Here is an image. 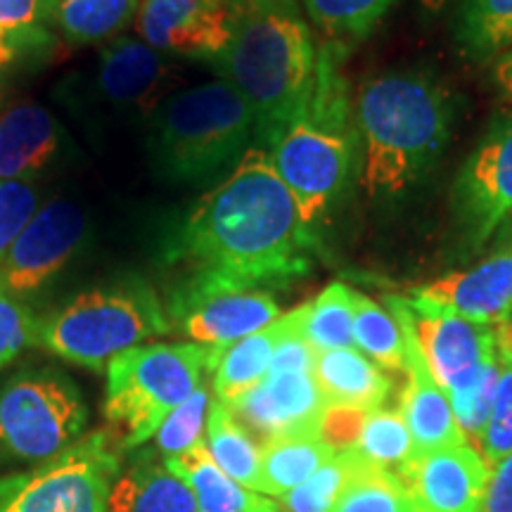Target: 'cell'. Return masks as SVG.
I'll list each match as a JSON object with an SVG mask.
<instances>
[{
	"mask_svg": "<svg viewBox=\"0 0 512 512\" xmlns=\"http://www.w3.org/2000/svg\"><path fill=\"white\" fill-rule=\"evenodd\" d=\"M166 332L171 323L155 287L140 275H126L79 292L38 320L34 344L74 366L107 370L124 351Z\"/></svg>",
	"mask_w": 512,
	"mask_h": 512,
	"instance_id": "5b68a950",
	"label": "cell"
},
{
	"mask_svg": "<svg viewBox=\"0 0 512 512\" xmlns=\"http://www.w3.org/2000/svg\"><path fill=\"white\" fill-rule=\"evenodd\" d=\"M164 463L190 486L200 512H280V505L271 498L228 477L209 456L207 441H200L181 456L166 458Z\"/></svg>",
	"mask_w": 512,
	"mask_h": 512,
	"instance_id": "7402d4cb",
	"label": "cell"
},
{
	"mask_svg": "<svg viewBox=\"0 0 512 512\" xmlns=\"http://www.w3.org/2000/svg\"><path fill=\"white\" fill-rule=\"evenodd\" d=\"M453 102L422 72L382 74L356 100L361 183L368 195H401L432 169L451 136Z\"/></svg>",
	"mask_w": 512,
	"mask_h": 512,
	"instance_id": "7a4b0ae2",
	"label": "cell"
},
{
	"mask_svg": "<svg viewBox=\"0 0 512 512\" xmlns=\"http://www.w3.org/2000/svg\"><path fill=\"white\" fill-rule=\"evenodd\" d=\"M216 67L252 110L256 143L271 150L309 110L318 50L297 3L278 0L240 19Z\"/></svg>",
	"mask_w": 512,
	"mask_h": 512,
	"instance_id": "3957f363",
	"label": "cell"
},
{
	"mask_svg": "<svg viewBox=\"0 0 512 512\" xmlns=\"http://www.w3.org/2000/svg\"><path fill=\"white\" fill-rule=\"evenodd\" d=\"M86 401L67 375L27 370L0 387V453L12 460H48L79 441Z\"/></svg>",
	"mask_w": 512,
	"mask_h": 512,
	"instance_id": "52a82bcc",
	"label": "cell"
},
{
	"mask_svg": "<svg viewBox=\"0 0 512 512\" xmlns=\"http://www.w3.org/2000/svg\"><path fill=\"white\" fill-rule=\"evenodd\" d=\"M373 463H368L356 448L337 451L318 472L299 484L297 489L280 496V505L287 512H330L337 498L354 479L366 472Z\"/></svg>",
	"mask_w": 512,
	"mask_h": 512,
	"instance_id": "f546056e",
	"label": "cell"
},
{
	"mask_svg": "<svg viewBox=\"0 0 512 512\" xmlns=\"http://www.w3.org/2000/svg\"><path fill=\"white\" fill-rule=\"evenodd\" d=\"M174 79V69L162 53L140 38L117 36L100 50L95 67V95L114 110L155 112Z\"/></svg>",
	"mask_w": 512,
	"mask_h": 512,
	"instance_id": "ac0fdd59",
	"label": "cell"
},
{
	"mask_svg": "<svg viewBox=\"0 0 512 512\" xmlns=\"http://www.w3.org/2000/svg\"><path fill=\"white\" fill-rule=\"evenodd\" d=\"M48 22H53V0H0V31L27 50L48 41Z\"/></svg>",
	"mask_w": 512,
	"mask_h": 512,
	"instance_id": "74e56055",
	"label": "cell"
},
{
	"mask_svg": "<svg viewBox=\"0 0 512 512\" xmlns=\"http://www.w3.org/2000/svg\"><path fill=\"white\" fill-rule=\"evenodd\" d=\"M498 375H501V363H498L496 349V354L491 356L470 380L448 392L453 415H456L460 430H463L467 441L475 439L479 444V439H482L491 408H494Z\"/></svg>",
	"mask_w": 512,
	"mask_h": 512,
	"instance_id": "e575fe53",
	"label": "cell"
},
{
	"mask_svg": "<svg viewBox=\"0 0 512 512\" xmlns=\"http://www.w3.org/2000/svg\"><path fill=\"white\" fill-rule=\"evenodd\" d=\"M228 408L266 444L294 434H318L325 399L313 373H268Z\"/></svg>",
	"mask_w": 512,
	"mask_h": 512,
	"instance_id": "e0dca14e",
	"label": "cell"
},
{
	"mask_svg": "<svg viewBox=\"0 0 512 512\" xmlns=\"http://www.w3.org/2000/svg\"><path fill=\"white\" fill-rule=\"evenodd\" d=\"M287 330V313L280 316L268 328L254 332L240 342L223 347L219 366L214 370V394L216 401L230 406L254 389L271 370L275 347Z\"/></svg>",
	"mask_w": 512,
	"mask_h": 512,
	"instance_id": "cb8c5ba5",
	"label": "cell"
},
{
	"mask_svg": "<svg viewBox=\"0 0 512 512\" xmlns=\"http://www.w3.org/2000/svg\"><path fill=\"white\" fill-rule=\"evenodd\" d=\"M508 323H512V311H510V316H508Z\"/></svg>",
	"mask_w": 512,
	"mask_h": 512,
	"instance_id": "c3c4849f",
	"label": "cell"
},
{
	"mask_svg": "<svg viewBox=\"0 0 512 512\" xmlns=\"http://www.w3.org/2000/svg\"><path fill=\"white\" fill-rule=\"evenodd\" d=\"M411 313L422 354L446 394L470 380L496 354V330L439 311L411 306Z\"/></svg>",
	"mask_w": 512,
	"mask_h": 512,
	"instance_id": "d6986e66",
	"label": "cell"
},
{
	"mask_svg": "<svg viewBox=\"0 0 512 512\" xmlns=\"http://www.w3.org/2000/svg\"><path fill=\"white\" fill-rule=\"evenodd\" d=\"M484 512H512V453L491 467Z\"/></svg>",
	"mask_w": 512,
	"mask_h": 512,
	"instance_id": "b9f144b4",
	"label": "cell"
},
{
	"mask_svg": "<svg viewBox=\"0 0 512 512\" xmlns=\"http://www.w3.org/2000/svg\"><path fill=\"white\" fill-rule=\"evenodd\" d=\"M140 0H53V24L72 46L110 43L136 22Z\"/></svg>",
	"mask_w": 512,
	"mask_h": 512,
	"instance_id": "484cf974",
	"label": "cell"
},
{
	"mask_svg": "<svg viewBox=\"0 0 512 512\" xmlns=\"http://www.w3.org/2000/svg\"><path fill=\"white\" fill-rule=\"evenodd\" d=\"M240 19L216 0H140V41L162 55L221 60Z\"/></svg>",
	"mask_w": 512,
	"mask_h": 512,
	"instance_id": "7c38bea8",
	"label": "cell"
},
{
	"mask_svg": "<svg viewBox=\"0 0 512 512\" xmlns=\"http://www.w3.org/2000/svg\"><path fill=\"white\" fill-rule=\"evenodd\" d=\"M420 3L427 12H441L451 0H420Z\"/></svg>",
	"mask_w": 512,
	"mask_h": 512,
	"instance_id": "7dc6e473",
	"label": "cell"
},
{
	"mask_svg": "<svg viewBox=\"0 0 512 512\" xmlns=\"http://www.w3.org/2000/svg\"><path fill=\"white\" fill-rule=\"evenodd\" d=\"M354 448L368 463L394 475H399L401 467L413 458V441L406 420L401 411L392 408H375L366 413Z\"/></svg>",
	"mask_w": 512,
	"mask_h": 512,
	"instance_id": "1f68e13d",
	"label": "cell"
},
{
	"mask_svg": "<svg viewBox=\"0 0 512 512\" xmlns=\"http://www.w3.org/2000/svg\"><path fill=\"white\" fill-rule=\"evenodd\" d=\"M330 512H418L399 475L370 465L337 498Z\"/></svg>",
	"mask_w": 512,
	"mask_h": 512,
	"instance_id": "836d02e7",
	"label": "cell"
},
{
	"mask_svg": "<svg viewBox=\"0 0 512 512\" xmlns=\"http://www.w3.org/2000/svg\"><path fill=\"white\" fill-rule=\"evenodd\" d=\"M119 472L110 434H88L34 470L0 479V512H107Z\"/></svg>",
	"mask_w": 512,
	"mask_h": 512,
	"instance_id": "ba28073f",
	"label": "cell"
},
{
	"mask_svg": "<svg viewBox=\"0 0 512 512\" xmlns=\"http://www.w3.org/2000/svg\"><path fill=\"white\" fill-rule=\"evenodd\" d=\"M335 453L320 434H294L266 441L261 444L259 494L285 496L318 472Z\"/></svg>",
	"mask_w": 512,
	"mask_h": 512,
	"instance_id": "d4e9b609",
	"label": "cell"
},
{
	"mask_svg": "<svg viewBox=\"0 0 512 512\" xmlns=\"http://www.w3.org/2000/svg\"><path fill=\"white\" fill-rule=\"evenodd\" d=\"M496 349H498V354L512 356V323L498 325V330H496Z\"/></svg>",
	"mask_w": 512,
	"mask_h": 512,
	"instance_id": "bcb514c9",
	"label": "cell"
},
{
	"mask_svg": "<svg viewBox=\"0 0 512 512\" xmlns=\"http://www.w3.org/2000/svg\"><path fill=\"white\" fill-rule=\"evenodd\" d=\"M453 214L470 249H479L512 216V114L498 119L456 178Z\"/></svg>",
	"mask_w": 512,
	"mask_h": 512,
	"instance_id": "8fae6325",
	"label": "cell"
},
{
	"mask_svg": "<svg viewBox=\"0 0 512 512\" xmlns=\"http://www.w3.org/2000/svg\"><path fill=\"white\" fill-rule=\"evenodd\" d=\"M313 380L330 406H354L361 411L382 408L392 392V380L368 356L354 349L318 351Z\"/></svg>",
	"mask_w": 512,
	"mask_h": 512,
	"instance_id": "44dd1931",
	"label": "cell"
},
{
	"mask_svg": "<svg viewBox=\"0 0 512 512\" xmlns=\"http://www.w3.org/2000/svg\"><path fill=\"white\" fill-rule=\"evenodd\" d=\"M387 306L399 320L403 347H406V368L403 370L408 373V384L401 396V415L411 432L413 456H425V453L444 446L465 444L467 437L453 415L446 389L432 375L430 363L420 349L411 306L403 297H387Z\"/></svg>",
	"mask_w": 512,
	"mask_h": 512,
	"instance_id": "5bb4252c",
	"label": "cell"
},
{
	"mask_svg": "<svg viewBox=\"0 0 512 512\" xmlns=\"http://www.w3.org/2000/svg\"><path fill=\"white\" fill-rule=\"evenodd\" d=\"M41 204L38 185L24 181H0V261Z\"/></svg>",
	"mask_w": 512,
	"mask_h": 512,
	"instance_id": "f35d334b",
	"label": "cell"
},
{
	"mask_svg": "<svg viewBox=\"0 0 512 512\" xmlns=\"http://www.w3.org/2000/svg\"><path fill=\"white\" fill-rule=\"evenodd\" d=\"M254 136L245 98L226 79L169 93L150 114L147 152L164 181L197 185L238 164Z\"/></svg>",
	"mask_w": 512,
	"mask_h": 512,
	"instance_id": "277c9868",
	"label": "cell"
},
{
	"mask_svg": "<svg viewBox=\"0 0 512 512\" xmlns=\"http://www.w3.org/2000/svg\"><path fill=\"white\" fill-rule=\"evenodd\" d=\"M64 133L41 102H17L0 112V181L34 183L60 157Z\"/></svg>",
	"mask_w": 512,
	"mask_h": 512,
	"instance_id": "ffe728a7",
	"label": "cell"
},
{
	"mask_svg": "<svg viewBox=\"0 0 512 512\" xmlns=\"http://www.w3.org/2000/svg\"><path fill=\"white\" fill-rule=\"evenodd\" d=\"M204 441H207L209 456L228 477L259 494L261 448L254 444L242 422L221 401L211 403Z\"/></svg>",
	"mask_w": 512,
	"mask_h": 512,
	"instance_id": "4316f807",
	"label": "cell"
},
{
	"mask_svg": "<svg viewBox=\"0 0 512 512\" xmlns=\"http://www.w3.org/2000/svg\"><path fill=\"white\" fill-rule=\"evenodd\" d=\"M498 363H501V375H498L494 408L477 444V451L489 467L512 453V356L498 354Z\"/></svg>",
	"mask_w": 512,
	"mask_h": 512,
	"instance_id": "8d00e7d4",
	"label": "cell"
},
{
	"mask_svg": "<svg viewBox=\"0 0 512 512\" xmlns=\"http://www.w3.org/2000/svg\"><path fill=\"white\" fill-rule=\"evenodd\" d=\"M356 292L344 283H332L306 304L304 337L313 351L354 349Z\"/></svg>",
	"mask_w": 512,
	"mask_h": 512,
	"instance_id": "f1b7e54d",
	"label": "cell"
},
{
	"mask_svg": "<svg viewBox=\"0 0 512 512\" xmlns=\"http://www.w3.org/2000/svg\"><path fill=\"white\" fill-rule=\"evenodd\" d=\"M456 41L475 60H489L510 48L512 0H465L458 12Z\"/></svg>",
	"mask_w": 512,
	"mask_h": 512,
	"instance_id": "83f0119b",
	"label": "cell"
},
{
	"mask_svg": "<svg viewBox=\"0 0 512 512\" xmlns=\"http://www.w3.org/2000/svg\"><path fill=\"white\" fill-rule=\"evenodd\" d=\"M211 392L207 382L197 389L190 399H185L174 413L162 422L155 439V453H159L164 460L176 458L181 453L190 451L192 446H197L204 441L207 434V422L211 411Z\"/></svg>",
	"mask_w": 512,
	"mask_h": 512,
	"instance_id": "d590c367",
	"label": "cell"
},
{
	"mask_svg": "<svg viewBox=\"0 0 512 512\" xmlns=\"http://www.w3.org/2000/svg\"><path fill=\"white\" fill-rule=\"evenodd\" d=\"M316 235L275 174L266 147H249L166 235L162 261L181 278L171 292L266 290L304 278Z\"/></svg>",
	"mask_w": 512,
	"mask_h": 512,
	"instance_id": "6da1fadb",
	"label": "cell"
},
{
	"mask_svg": "<svg viewBox=\"0 0 512 512\" xmlns=\"http://www.w3.org/2000/svg\"><path fill=\"white\" fill-rule=\"evenodd\" d=\"M223 347L195 342L143 344L107 366L105 420L119 448H136L155 437L162 422L219 366Z\"/></svg>",
	"mask_w": 512,
	"mask_h": 512,
	"instance_id": "8992f818",
	"label": "cell"
},
{
	"mask_svg": "<svg viewBox=\"0 0 512 512\" xmlns=\"http://www.w3.org/2000/svg\"><path fill=\"white\" fill-rule=\"evenodd\" d=\"M356 131H335L299 119L268 150L275 174L313 228L349 183L356 159Z\"/></svg>",
	"mask_w": 512,
	"mask_h": 512,
	"instance_id": "9c48e42d",
	"label": "cell"
},
{
	"mask_svg": "<svg viewBox=\"0 0 512 512\" xmlns=\"http://www.w3.org/2000/svg\"><path fill=\"white\" fill-rule=\"evenodd\" d=\"M494 79H496L498 88H501V93L505 95V98L512 100V50L505 57H501V62L496 64Z\"/></svg>",
	"mask_w": 512,
	"mask_h": 512,
	"instance_id": "f6af8a7d",
	"label": "cell"
},
{
	"mask_svg": "<svg viewBox=\"0 0 512 512\" xmlns=\"http://www.w3.org/2000/svg\"><path fill=\"white\" fill-rule=\"evenodd\" d=\"M366 413L368 411H361V408L354 406H330V403H325L318 434L328 441L335 451L354 448Z\"/></svg>",
	"mask_w": 512,
	"mask_h": 512,
	"instance_id": "60d3db41",
	"label": "cell"
},
{
	"mask_svg": "<svg viewBox=\"0 0 512 512\" xmlns=\"http://www.w3.org/2000/svg\"><path fill=\"white\" fill-rule=\"evenodd\" d=\"M406 302L413 309L448 313L484 328L508 323L512 311V247L501 249L475 268L413 287Z\"/></svg>",
	"mask_w": 512,
	"mask_h": 512,
	"instance_id": "2e32d148",
	"label": "cell"
},
{
	"mask_svg": "<svg viewBox=\"0 0 512 512\" xmlns=\"http://www.w3.org/2000/svg\"><path fill=\"white\" fill-rule=\"evenodd\" d=\"M216 3H221L223 8H228L235 17L242 19L252 15V12H256L259 8H264V5L278 3V0H216ZM285 3H294V0H285Z\"/></svg>",
	"mask_w": 512,
	"mask_h": 512,
	"instance_id": "7bdbcfd3",
	"label": "cell"
},
{
	"mask_svg": "<svg viewBox=\"0 0 512 512\" xmlns=\"http://www.w3.org/2000/svg\"><path fill=\"white\" fill-rule=\"evenodd\" d=\"M22 50H27V48H24L17 38H12L0 31V69L10 67V64L15 62L19 55H22Z\"/></svg>",
	"mask_w": 512,
	"mask_h": 512,
	"instance_id": "ee69618b",
	"label": "cell"
},
{
	"mask_svg": "<svg viewBox=\"0 0 512 512\" xmlns=\"http://www.w3.org/2000/svg\"><path fill=\"white\" fill-rule=\"evenodd\" d=\"M294 3H297V0H294Z\"/></svg>",
	"mask_w": 512,
	"mask_h": 512,
	"instance_id": "681fc988",
	"label": "cell"
},
{
	"mask_svg": "<svg viewBox=\"0 0 512 512\" xmlns=\"http://www.w3.org/2000/svg\"><path fill=\"white\" fill-rule=\"evenodd\" d=\"M164 306L171 330L204 347H228L283 316L268 290L169 292Z\"/></svg>",
	"mask_w": 512,
	"mask_h": 512,
	"instance_id": "4fadbf2b",
	"label": "cell"
},
{
	"mask_svg": "<svg viewBox=\"0 0 512 512\" xmlns=\"http://www.w3.org/2000/svg\"><path fill=\"white\" fill-rule=\"evenodd\" d=\"M107 512H200L190 486L155 456L140 458L136 465L114 479Z\"/></svg>",
	"mask_w": 512,
	"mask_h": 512,
	"instance_id": "603a6c76",
	"label": "cell"
},
{
	"mask_svg": "<svg viewBox=\"0 0 512 512\" xmlns=\"http://www.w3.org/2000/svg\"><path fill=\"white\" fill-rule=\"evenodd\" d=\"M489 475L470 441L413 456L399 470L418 512H484Z\"/></svg>",
	"mask_w": 512,
	"mask_h": 512,
	"instance_id": "9a60e30c",
	"label": "cell"
},
{
	"mask_svg": "<svg viewBox=\"0 0 512 512\" xmlns=\"http://www.w3.org/2000/svg\"><path fill=\"white\" fill-rule=\"evenodd\" d=\"M354 347L384 370L406 368V347L399 320L366 294L356 292Z\"/></svg>",
	"mask_w": 512,
	"mask_h": 512,
	"instance_id": "4dcf8cb0",
	"label": "cell"
},
{
	"mask_svg": "<svg viewBox=\"0 0 512 512\" xmlns=\"http://www.w3.org/2000/svg\"><path fill=\"white\" fill-rule=\"evenodd\" d=\"M36 325L38 318H34L27 304L0 290V368L34 344Z\"/></svg>",
	"mask_w": 512,
	"mask_h": 512,
	"instance_id": "ab89813d",
	"label": "cell"
},
{
	"mask_svg": "<svg viewBox=\"0 0 512 512\" xmlns=\"http://www.w3.org/2000/svg\"><path fill=\"white\" fill-rule=\"evenodd\" d=\"M88 235V216L72 200L41 204L0 261V290L17 302L53 283L79 254Z\"/></svg>",
	"mask_w": 512,
	"mask_h": 512,
	"instance_id": "30bf717a",
	"label": "cell"
},
{
	"mask_svg": "<svg viewBox=\"0 0 512 512\" xmlns=\"http://www.w3.org/2000/svg\"><path fill=\"white\" fill-rule=\"evenodd\" d=\"M394 0H304L306 15L328 41H358L387 15Z\"/></svg>",
	"mask_w": 512,
	"mask_h": 512,
	"instance_id": "d6a6232c",
	"label": "cell"
}]
</instances>
